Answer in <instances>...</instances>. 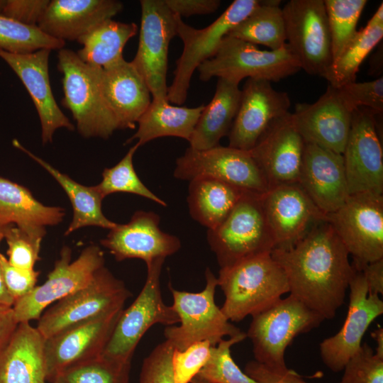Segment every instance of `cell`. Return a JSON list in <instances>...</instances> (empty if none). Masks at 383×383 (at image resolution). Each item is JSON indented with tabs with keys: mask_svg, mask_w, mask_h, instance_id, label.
Returning a JSON list of instances; mask_svg holds the SVG:
<instances>
[{
	"mask_svg": "<svg viewBox=\"0 0 383 383\" xmlns=\"http://www.w3.org/2000/svg\"><path fill=\"white\" fill-rule=\"evenodd\" d=\"M283 269L289 294L324 319L343 304L353 273L349 254L331 224L314 226L294 245L271 251Z\"/></svg>",
	"mask_w": 383,
	"mask_h": 383,
	"instance_id": "6da1fadb",
	"label": "cell"
},
{
	"mask_svg": "<svg viewBox=\"0 0 383 383\" xmlns=\"http://www.w3.org/2000/svg\"><path fill=\"white\" fill-rule=\"evenodd\" d=\"M217 281L225 296L221 309L233 322L262 311L289 292L286 274L271 252L220 268Z\"/></svg>",
	"mask_w": 383,
	"mask_h": 383,
	"instance_id": "7a4b0ae2",
	"label": "cell"
},
{
	"mask_svg": "<svg viewBox=\"0 0 383 383\" xmlns=\"http://www.w3.org/2000/svg\"><path fill=\"white\" fill-rule=\"evenodd\" d=\"M252 317L246 335L252 343L255 361L277 375L289 371L284 353L293 340L318 327L325 320L290 294Z\"/></svg>",
	"mask_w": 383,
	"mask_h": 383,
	"instance_id": "3957f363",
	"label": "cell"
},
{
	"mask_svg": "<svg viewBox=\"0 0 383 383\" xmlns=\"http://www.w3.org/2000/svg\"><path fill=\"white\" fill-rule=\"evenodd\" d=\"M57 69L62 74V104L72 113L79 133L109 138L118 127L101 94V68L84 63L77 52L63 48L58 51Z\"/></svg>",
	"mask_w": 383,
	"mask_h": 383,
	"instance_id": "277c9868",
	"label": "cell"
},
{
	"mask_svg": "<svg viewBox=\"0 0 383 383\" xmlns=\"http://www.w3.org/2000/svg\"><path fill=\"white\" fill-rule=\"evenodd\" d=\"M197 69L203 82L218 77L239 84L244 78L279 82L299 72L301 67L287 44L279 50H265L252 43L226 36L216 54Z\"/></svg>",
	"mask_w": 383,
	"mask_h": 383,
	"instance_id": "5b68a950",
	"label": "cell"
},
{
	"mask_svg": "<svg viewBox=\"0 0 383 383\" xmlns=\"http://www.w3.org/2000/svg\"><path fill=\"white\" fill-rule=\"evenodd\" d=\"M206 286L200 292L179 291L170 284L172 305L179 318V326H169L164 331L165 340L179 351L200 341L216 345L225 336L242 333L226 317L215 303L217 277L210 268L205 271Z\"/></svg>",
	"mask_w": 383,
	"mask_h": 383,
	"instance_id": "8992f818",
	"label": "cell"
},
{
	"mask_svg": "<svg viewBox=\"0 0 383 383\" xmlns=\"http://www.w3.org/2000/svg\"><path fill=\"white\" fill-rule=\"evenodd\" d=\"M262 196L244 192L226 218L216 228L208 230V243L221 268L274 249Z\"/></svg>",
	"mask_w": 383,
	"mask_h": 383,
	"instance_id": "52a82bcc",
	"label": "cell"
},
{
	"mask_svg": "<svg viewBox=\"0 0 383 383\" xmlns=\"http://www.w3.org/2000/svg\"><path fill=\"white\" fill-rule=\"evenodd\" d=\"M165 260L158 258L146 264L145 284L135 301L121 311L102 356L131 362L138 343L151 326L179 322L172 306L165 304L162 298L160 277Z\"/></svg>",
	"mask_w": 383,
	"mask_h": 383,
	"instance_id": "ba28073f",
	"label": "cell"
},
{
	"mask_svg": "<svg viewBox=\"0 0 383 383\" xmlns=\"http://www.w3.org/2000/svg\"><path fill=\"white\" fill-rule=\"evenodd\" d=\"M259 4L258 0H235L219 17L202 29L190 26L174 14L177 35L184 48L176 62L172 82L167 89V99L170 103L181 105L186 101L195 70L216 54L223 39Z\"/></svg>",
	"mask_w": 383,
	"mask_h": 383,
	"instance_id": "9c48e42d",
	"label": "cell"
},
{
	"mask_svg": "<svg viewBox=\"0 0 383 383\" xmlns=\"http://www.w3.org/2000/svg\"><path fill=\"white\" fill-rule=\"evenodd\" d=\"M131 296L123 281L104 266L84 287L44 311L36 327L44 339L70 327L123 309Z\"/></svg>",
	"mask_w": 383,
	"mask_h": 383,
	"instance_id": "30bf717a",
	"label": "cell"
},
{
	"mask_svg": "<svg viewBox=\"0 0 383 383\" xmlns=\"http://www.w3.org/2000/svg\"><path fill=\"white\" fill-rule=\"evenodd\" d=\"M326 221L341 240L353 263L364 265L383 258V194H349Z\"/></svg>",
	"mask_w": 383,
	"mask_h": 383,
	"instance_id": "8fae6325",
	"label": "cell"
},
{
	"mask_svg": "<svg viewBox=\"0 0 383 383\" xmlns=\"http://www.w3.org/2000/svg\"><path fill=\"white\" fill-rule=\"evenodd\" d=\"M282 9L287 45L301 69L325 78L333 57L324 1L290 0Z\"/></svg>",
	"mask_w": 383,
	"mask_h": 383,
	"instance_id": "7c38bea8",
	"label": "cell"
},
{
	"mask_svg": "<svg viewBox=\"0 0 383 383\" xmlns=\"http://www.w3.org/2000/svg\"><path fill=\"white\" fill-rule=\"evenodd\" d=\"M71 260L72 250L63 247L47 280L15 301L12 307L18 323L38 320L49 306L87 285L104 266V252L95 245L86 247L76 260Z\"/></svg>",
	"mask_w": 383,
	"mask_h": 383,
	"instance_id": "4fadbf2b",
	"label": "cell"
},
{
	"mask_svg": "<svg viewBox=\"0 0 383 383\" xmlns=\"http://www.w3.org/2000/svg\"><path fill=\"white\" fill-rule=\"evenodd\" d=\"M140 3L138 47L131 62L145 79L152 99L167 100L168 50L171 40L177 35L176 16L164 0H141Z\"/></svg>",
	"mask_w": 383,
	"mask_h": 383,
	"instance_id": "5bb4252c",
	"label": "cell"
},
{
	"mask_svg": "<svg viewBox=\"0 0 383 383\" xmlns=\"http://www.w3.org/2000/svg\"><path fill=\"white\" fill-rule=\"evenodd\" d=\"M174 177L187 181L209 177L259 195L270 189L250 152L230 146L204 150L188 148L176 160Z\"/></svg>",
	"mask_w": 383,
	"mask_h": 383,
	"instance_id": "9a60e30c",
	"label": "cell"
},
{
	"mask_svg": "<svg viewBox=\"0 0 383 383\" xmlns=\"http://www.w3.org/2000/svg\"><path fill=\"white\" fill-rule=\"evenodd\" d=\"M376 115L364 107L353 112L350 130L342 154L349 194H383V151Z\"/></svg>",
	"mask_w": 383,
	"mask_h": 383,
	"instance_id": "2e32d148",
	"label": "cell"
},
{
	"mask_svg": "<svg viewBox=\"0 0 383 383\" xmlns=\"http://www.w3.org/2000/svg\"><path fill=\"white\" fill-rule=\"evenodd\" d=\"M352 265L353 273L348 286L350 301L344 323L337 333L324 339L319 346L323 362L335 372L343 370L361 347L369 326L383 313V301L379 296L369 293L362 272Z\"/></svg>",
	"mask_w": 383,
	"mask_h": 383,
	"instance_id": "e0dca14e",
	"label": "cell"
},
{
	"mask_svg": "<svg viewBox=\"0 0 383 383\" xmlns=\"http://www.w3.org/2000/svg\"><path fill=\"white\" fill-rule=\"evenodd\" d=\"M262 203L274 249L294 245L314 226L326 221V215L297 183L270 188L262 196Z\"/></svg>",
	"mask_w": 383,
	"mask_h": 383,
	"instance_id": "ac0fdd59",
	"label": "cell"
},
{
	"mask_svg": "<svg viewBox=\"0 0 383 383\" xmlns=\"http://www.w3.org/2000/svg\"><path fill=\"white\" fill-rule=\"evenodd\" d=\"M240 90L228 146L249 151L272 122L289 112L291 101L287 92L277 91L265 79L249 78Z\"/></svg>",
	"mask_w": 383,
	"mask_h": 383,
	"instance_id": "d6986e66",
	"label": "cell"
},
{
	"mask_svg": "<svg viewBox=\"0 0 383 383\" xmlns=\"http://www.w3.org/2000/svg\"><path fill=\"white\" fill-rule=\"evenodd\" d=\"M304 146L289 111L272 122L249 152L271 188L297 183Z\"/></svg>",
	"mask_w": 383,
	"mask_h": 383,
	"instance_id": "ffe728a7",
	"label": "cell"
},
{
	"mask_svg": "<svg viewBox=\"0 0 383 383\" xmlns=\"http://www.w3.org/2000/svg\"><path fill=\"white\" fill-rule=\"evenodd\" d=\"M122 310L70 327L44 341L46 379L64 369L101 356Z\"/></svg>",
	"mask_w": 383,
	"mask_h": 383,
	"instance_id": "44dd1931",
	"label": "cell"
},
{
	"mask_svg": "<svg viewBox=\"0 0 383 383\" xmlns=\"http://www.w3.org/2000/svg\"><path fill=\"white\" fill-rule=\"evenodd\" d=\"M160 216L152 211H137L126 224L110 229L101 244L116 260L136 258L148 264L156 259L176 253L181 248L179 239L162 231Z\"/></svg>",
	"mask_w": 383,
	"mask_h": 383,
	"instance_id": "7402d4cb",
	"label": "cell"
},
{
	"mask_svg": "<svg viewBox=\"0 0 383 383\" xmlns=\"http://www.w3.org/2000/svg\"><path fill=\"white\" fill-rule=\"evenodd\" d=\"M353 112L343 100L338 88L329 84L315 102L296 104L292 116L305 143L343 154Z\"/></svg>",
	"mask_w": 383,
	"mask_h": 383,
	"instance_id": "603a6c76",
	"label": "cell"
},
{
	"mask_svg": "<svg viewBox=\"0 0 383 383\" xmlns=\"http://www.w3.org/2000/svg\"><path fill=\"white\" fill-rule=\"evenodd\" d=\"M50 51L41 49L30 53L16 54L0 49V57L21 79L34 104L40 121L43 144L51 143L59 128L74 129L60 109L52 91L49 76Z\"/></svg>",
	"mask_w": 383,
	"mask_h": 383,
	"instance_id": "cb8c5ba5",
	"label": "cell"
},
{
	"mask_svg": "<svg viewBox=\"0 0 383 383\" xmlns=\"http://www.w3.org/2000/svg\"><path fill=\"white\" fill-rule=\"evenodd\" d=\"M297 184L323 213L334 212L349 196L342 154L305 143Z\"/></svg>",
	"mask_w": 383,
	"mask_h": 383,
	"instance_id": "d4e9b609",
	"label": "cell"
},
{
	"mask_svg": "<svg viewBox=\"0 0 383 383\" xmlns=\"http://www.w3.org/2000/svg\"><path fill=\"white\" fill-rule=\"evenodd\" d=\"M99 84L118 129H134L152 99L145 79L131 61L123 59L110 67L101 68Z\"/></svg>",
	"mask_w": 383,
	"mask_h": 383,
	"instance_id": "484cf974",
	"label": "cell"
},
{
	"mask_svg": "<svg viewBox=\"0 0 383 383\" xmlns=\"http://www.w3.org/2000/svg\"><path fill=\"white\" fill-rule=\"evenodd\" d=\"M123 7L116 0H52L37 26L55 39L77 40L99 23L112 18Z\"/></svg>",
	"mask_w": 383,
	"mask_h": 383,
	"instance_id": "4316f807",
	"label": "cell"
},
{
	"mask_svg": "<svg viewBox=\"0 0 383 383\" xmlns=\"http://www.w3.org/2000/svg\"><path fill=\"white\" fill-rule=\"evenodd\" d=\"M44 341L30 322L19 323L0 353V383H45Z\"/></svg>",
	"mask_w": 383,
	"mask_h": 383,
	"instance_id": "83f0119b",
	"label": "cell"
},
{
	"mask_svg": "<svg viewBox=\"0 0 383 383\" xmlns=\"http://www.w3.org/2000/svg\"><path fill=\"white\" fill-rule=\"evenodd\" d=\"M63 208L38 201L26 187L0 177V223H11L32 236L43 238L45 227L60 223Z\"/></svg>",
	"mask_w": 383,
	"mask_h": 383,
	"instance_id": "f1b7e54d",
	"label": "cell"
},
{
	"mask_svg": "<svg viewBox=\"0 0 383 383\" xmlns=\"http://www.w3.org/2000/svg\"><path fill=\"white\" fill-rule=\"evenodd\" d=\"M240 92L238 84L218 78L214 95L204 106L194 127L189 148L204 150L219 145L221 139L229 133L238 109Z\"/></svg>",
	"mask_w": 383,
	"mask_h": 383,
	"instance_id": "f546056e",
	"label": "cell"
},
{
	"mask_svg": "<svg viewBox=\"0 0 383 383\" xmlns=\"http://www.w3.org/2000/svg\"><path fill=\"white\" fill-rule=\"evenodd\" d=\"M204 104L188 108L173 106L165 99H152L149 106L138 121V129L126 140L130 143L136 140L140 147L161 137L173 136L189 140Z\"/></svg>",
	"mask_w": 383,
	"mask_h": 383,
	"instance_id": "4dcf8cb0",
	"label": "cell"
},
{
	"mask_svg": "<svg viewBox=\"0 0 383 383\" xmlns=\"http://www.w3.org/2000/svg\"><path fill=\"white\" fill-rule=\"evenodd\" d=\"M245 192L231 184L209 177L189 181L187 203L192 218L212 230L228 216Z\"/></svg>",
	"mask_w": 383,
	"mask_h": 383,
	"instance_id": "1f68e13d",
	"label": "cell"
},
{
	"mask_svg": "<svg viewBox=\"0 0 383 383\" xmlns=\"http://www.w3.org/2000/svg\"><path fill=\"white\" fill-rule=\"evenodd\" d=\"M13 145L50 173L67 194L73 209V218L65 233V235L86 226H98L110 230L116 226L117 223L104 215L101 209L103 198L95 186L87 187L75 182L26 149L18 140H13Z\"/></svg>",
	"mask_w": 383,
	"mask_h": 383,
	"instance_id": "d6a6232c",
	"label": "cell"
},
{
	"mask_svg": "<svg viewBox=\"0 0 383 383\" xmlns=\"http://www.w3.org/2000/svg\"><path fill=\"white\" fill-rule=\"evenodd\" d=\"M138 29L134 23L104 20L77 40L82 45L77 54L90 66L110 67L124 59V47L137 34Z\"/></svg>",
	"mask_w": 383,
	"mask_h": 383,
	"instance_id": "836d02e7",
	"label": "cell"
},
{
	"mask_svg": "<svg viewBox=\"0 0 383 383\" xmlns=\"http://www.w3.org/2000/svg\"><path fill=\"white\" fill-rule=\"evenodd\" d=\"M280 1H260L259 6L227 36L276 50L287 44L285 23Z\"/></svg>",
	"mask_w": 383,
	"mask_h": 383,
	"instance_id": "e575fe53",
	"label": "cell"
},
{
	"mask_svg": "<svg viewBox=\"0 0 383 383\" xmlns=\"http://www.w3.org/2000/svg\"><path fill=\"white\" fill-rule=\"evenodd\" d=\"M382 37L383 25L372 26L367 23L357 31L341 55L332 62L325 77L329 84L338 88L355 82L362 62L382 40Z\"/></svg>",
	"mask_w": 383,
	"mask_h": 383,
	"instance_id": "d590c367",
	"label": "cell"
},
{
	"mask_svg": "<svg viewBox=\"0 0 383 383\" xmlns=\"http://www.w3.org/2000/svg\"><path fill=\"white\" fill-rule=\"evenodd\" d=\"M131 363L101 355L64 369L50 383H129Z\"/></svg>",
	"mask_w": 383,
	"mask_h": 383,
	"instance_id": "8d00e7d4",
	"label": "cell"
},
{
	"mask_svg": "<svg viewBox=\"0 0 383 383\" xmlns=\"http://www.w3.org/2000/svg\"><path fill=\"white\" fill-rule=\"evenodd\" d=\"M65 42L43 33L38 26H30L0 15V49L16 54H26L41 49L58 50Z\"/></svg>",
	"mask_w": 383,
	"mask_h": 383,
	"instance_id": "74e56055",
	"label": "cell"
},
{
	"mask_svg": "<svg viewBox=\"0 0 383 383\" xmlns=\"http://www.w3.org/2000/svg\"><path fill=\"white\" fill-rule=\"evenodd\" d=\"M139 147L135 143L116 165L105 168L102 172L101 182L95 185V187L103 199L111 194L124 192L136 194L167 206L164 200L143 183L135 170L133 159Z\"/></svg>",
	"mask_w": 383,
	"mask_h": 383,
	"instance_id": "f35d334b",
	"label": "cell"
},
{
	"mask_svg": "<svg viewBox=\"0 0 383 383\" xmlns=\"http://www.w3.org/2000/svg\"><path fill=\"white\" fill-rule=\"evenodd\" d=\"M331 38L333 62L355 38L367 0H323Z\"/></svg>",
	"mask_w": 383,
	"mask_h": 383,
	"instance_id": "ab89813d",
	"label": "cell"
},
{
	"mask_svg": "<svg viewBox=\"0 0 383 383\" xmlns=\"http://www.w3.org/2000/svg\"><path fill=\"white\" fill-rule=\"evenodd\" d=\"M246 337L242 332L211 346L208 361L196 377L209 383H260L243 372L231 354V347Z\"/></svg>",
	"mask_w": 383,
	"mask_h": 383,
	"instance_id": "60d3db41",
	"label": "cell"
},
{
	"mask_svg": "<svg viewBox=\"0 0 383 383\" xmlns=\"http://www.w3.org/2000/svg\"><path fill=\"white\" fill-rule=\"evenodd\" d=\"M4 239L8 245L9 262L18 268L33 270L40 259L39 252L43 238L32 236L13 224H8Z\"/></svg>",
	"mask_w": 383,
	"mask_h": 383,
	"instance_id": "b9f144b4",
	"label": "cell"
},
{
	"mask_svg": "<svg viewBox=\"0 0 383 383\" xmlns=\"http://www.w3.org/2000/svg\"><path fill=\"white\" fill-rule=\"evenodd\" d=\"M339 383H383V358L366 343L348 361Z\"/></svg>",
	"mask_w": 383,
	"mask_h": 383,
	"instance_id": "7bdbcfd3",
	"label": "cell"
},
{
	"mask_svg": "<svg viewBox=\"0 0 383 383\" xmlns=\"http://www.w3.org/2000/svg\"><path fill=\"white\" fill-rule=\"evenodd\" d=\"M348 107L353 111L364 107L375 114L383 112V77L365 82H350L338 88Z\"/></svg>",
	"mask_w": 383,
	"mask_h": 383,
	"instance_id": "ee69618b",
	"label": "cell"
},
{
	"mask_svg": "<svg viewBox=\"0 0 383 383\" xmlns=\"http://www.w3.org/2000/svg\"><path fill=\"white\" fill-rule=\"evenodd\" d=\"M211 347L209 342L200 341L182 351L174 348L172 370L174 383H190L208 361Z\"/></svg>",
	"mask_w": 383,
	"mask_h": 383,
	"instance_id": "f6af8a7d",
	"label": "cell"
},
{
	"mask_svg": "<svg viewBox=\"0 0 383 383\" xmlns=\"http://www.w3.org/2000/svg\"><path fill=\"white\" fill-rule=\"evenodd\" d=\"M173 346L165 340L144 359L140 383H174L172 370Z\"/></svg>",
	"mask_w": 383,
	"mask_h": 383,
	"instance_id": "bcb514c9",
	"label": "cell"
},
{
	"mask_svg": "<svg viewBox=\"0 0 383 383\" xmlns=\"http://www.w3.org/2000/svg\"><path fill=\"white\" fill-rule=\"evenodd\" d=\"M0 265L5 287L15 301L30 293L35 287L40 272L11 265L0 253Z\"/></svg>",
	"mask_w": 383,
	"mask_h": 383,
	"instance_id": "7dc6e473",
	"label": "cell"
},
{
	"mask_svg": "<svg viewBox=\"0 0 383 383\" xmlns=\"http://www.w3.org/2000/svg\"><path fill=\"white\" fill-rule=\"evenodd\" d=\"M50 1L0 0V15L20 23L37 26Z\"/></svg>",
	"mask_w": 383,
	"mask_h": 383,
	"instance_id": "c3c4849f",
	"label": "cell"
},
{
	"mask_svg": "<svg viewBox=\"0 0 383 383\" xmlns=\"http://www.w3.org/2000/svg\"><path fill=\"white\" fill-rule=\"evenodd\" d=\"M170 10L175 15L189 17L215 12L221 5L219 0H164Z\"/></svg>",
	"mask_w": 383,
	"mask_h": 383,
	"instance_id": "681fc988",
	"label": "cell"
},
{
	"mask_svg": "<svg viewBox=\"0 0 383 383\" xmlns=\"http://www.w3.org/2000/svg\"><path fill=\"white\" fill-rule=\"evenodd\" d=\"M245 373L260 383H308L292 370L284 375L274 374L267 372L255 361L247 363Z\"/></svg>",
	"mask_w": 383,
	"mask_h": 383,
	"instance_id": "f907efd6",
	"label": "cell"
},
{
	"mask_svg": "<svg viewBox=\"0 0 383 383\" xmlns=\"http://www.w3.org/2000/svg\"><path fill=\"white\" fill-rule=\"evenodd\" d=\"M352 264L362 272L369 293L378 295L383 294V258L361 265L353 262Z\"/></svg>",
	"mask_w": 383,
	"mask_h": 383,
	"instance_id": "816d5d0a",
	"label": "cell"
},
{
	"mask_svg": "<svg viewBox=\"0 0 383 383\" xmlns=\"http://www.w3.org/2000/svg\"><path fill=\"white\" fill-rule=\"evenodd\" d=\"M18 325L13 307L0 304V353L10 341Z\"/></svg>",
	"mask_w": 383,
	"mask_h": 383,
	"instance_id": "f5cc1de1",
	"label": "cell"
},
{
	"mask_svg": "<svg viewBox=\"0 0 383 383\" xmlns=\"http://www.w3.org/2000/svg\"><path fill=\"white\" fill-rule=\"evenodd\" d=\"M8 224L11 223H0V244L4 236V230ZM1 253V252H0ZM14 304L13 299L8 293L2 277L1 268L0 265V304L13 306Z\"/></svg>",
	"mask_w": 383,
	"mask_h": 383,
	"instance_id": "db71d44e",
	"label": "cell"
},
{
	"mask_svg": "<svg viewBox=\"0 0 383 383\" xmlns=\"http://www.w3.org/2000/svg\"><path fill=\"white\" fill-rule=\"evenodd\" d=\"M371 335L377 342V348L374 353L378 357L383 358V328L379 326L375 331L372 332Z\"/></svg>",
	"mask_w": 383,
	"mask_h": 383,
	"instance_id": "11a10c76",
	"label": "cell"
},
{
	"mask_svg": "<svg viewBox=\"0 0 383 383\" xmlns=\"http://www.w3.org/2000/svg\"><path fill=\"white\" fill-rule=\"evenodd\" d=\"M367 23L372 26L383 25V4L382 3L377 10L368 21Z\"/></svg>",
	"mask_w": 383,
	"mask_h": 383,
	"instance_id": "9f6ffc18",
	"label": "cell"
},
{
	"mask_svg": "<svg viewBox=\"0 0 383 383\" xmlns=\"http://www.w3.org/2000/svg\"><path fill=\"white\" fill-rule=\"evenodd\" d=\"M190 383H209L207 382H205L200 378L195 377Z\"/></svg>",
	"mask_w": 383,
	"mask_h": 383,
	"instance_id": "6f0895ef",
	"label": "cell"
}]
</instances>
